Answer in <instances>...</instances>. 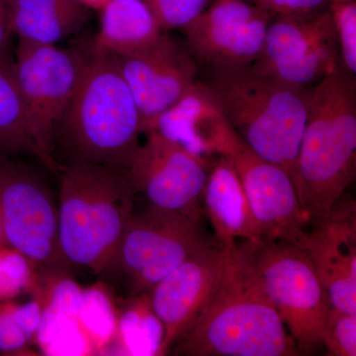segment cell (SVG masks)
<instances>
[{"label":"cell","mask_w":356,"mask_h":356,"mask_svg":"<svg viewBox=\"0 0 356 356\" xmlns=\"http://www.w3.org/2000/svg\"><path fill=\"white\" fill-rule=\"evenodd\" d=\"M206 243L200 221L149 205L134 211L113 269L127 278L131 296L149 292Z\"/></svg>","instance_id":"30bf717a"},{"label":"cell","mask_w":356,"mask_h":356,"mask_svg":"<svg viewBox=\"0 0 356 356\" xmlns=\"http://www.w3.org/2000/svg\"><path fill=\"white\" fill-rule=\"evenodd\" d=\"M7 245L6 235H4L3 225H2L1 216H0V248L6 247Z\"/></svg>","instance_id":"836d02e7"},{"label":"cell","mask_w":356,"mask_h":356,"mask_svg":"<svg viewBox=\"0 0 356 356\" xmlns=\"http://www.w3.org/2000/svg\"><path fill=\"white\" fill-rule=\"evenodd\" d=\"M222 262L221 245L207 243L147 292L165 330L159 356L168 355L202 317L219 286Z\"/></svg>","instance_id":"9a60e30c"},{"label":"cell","mask_w":356,"mask_h":356,"mask_svg":"<svg viewBox=\"0 0 356 356\" xmlns=\"http://www.w3.org/2000/svg\"><path fill=\"white\" fill-rule=\"evenodd\" d=\"M110 56L132 92L140 111L143 133L151 132L159 115L196 81L198 64L186 44L165 32L145 50Z\"/></svg>","instance_id":"5bb4252c"},{"label":"cell","mask_w":356,"mask_h":356,"mask_svg":"<svg viewBox=\"0 0 356 356\" xmlns=\"http://www.w3.org/2000/svg\"><path fill=\"white\" fill-rule=\"evenodd\" d=\"M254 243L224 250L219 286L193 327L172 346L175 355L294 356L296 343L262 286Z\"/></svg>","instance_id":"6da1fadb"},{"label":"cell","mask_w":356,"mask_h":356,"mask_svg":"<svg viewBox=\"0 0 356 356\" xmlns=\"http://www.w3.org/2000/svg\"><path fill=\"white\" fill-rule=\"evenodd\" d=\"M219 156L228 158L238 170L262 240L289 243L303 250L310 220L302 210L289 175L255 154L235 130Z\"/></svg>","instance_id":"7c38bea8"},{"label":"cell","mask_w":356,"mask_h":356,"mask_svg":"<svg viewBox=\"0 0 356 356\" xmlns=\"http://www.w3.org/2000/svg\"><path fill=\"white\" fill-rule=\"evenodd\" d=\"M42 305L35 343L44 355H95L79 324V300L69 295H54L42 300Z\"/></svg>","instance_id":"44dd1931"},{"label":"cell","mask_w":356,"mask_h":356,"mask_svg":"<svg viewBox=\"0 0 356 356\" xmlns=\"http://www.w3.org/2000/svg\"><path fill=\"white\" fill-rule=\"evenodd\" d=\"M42 305L41 300L35 295V299L25 304L14 303V317L16 318L20 329L24 332L29 341H34L41 323Z\"/></svg>","instance_id":"4dcf8cb0"},{"label":"cell","mask_w":356,"mask_h":356,"mask_svg":"<svg viewBox=\"0 0 356 356\" xmlns=\"http://www.w3.org/2000/svg\"><path fill=\"white\" fill-rule=\"evenodd\" d=\"M262 286L296 343L299 355L322 346L331 302L306 252L289 243L254 245Z\"/></svg>","instance_id":"52a82bcc"},{"label":"cell","mask_w":356,"mask_h":356,"mask_svg":"<svg viewBox=\"0 0 356 356\" xmlns=\"http://www.w3.org/2000/svg\"><path fill=\"white\" fill-rule=\"evenodd\" d=\"M304 252L324 286L331 305L356 315V216L355 201L343 197L329 218L318 222Z\"/></svg>","instance_id":"2e32d148"},{"label":"cell","mask_w":356,"mask_h":356,"mask_svg":"<svg viewBox=\"0 0 356 356\" xmlns=\"http://www.w3.org/2000/svg\"><path fill=\"white\" fill-rule=\"evenodd\" d=\"M0 153L46 161L32 133L11 55H0Z\"/></svg>","instance_id":"7402d4cb"},{"label":"cell","mask_w":356,"mask_h":356,"mask_svg":"<svg viewBox=\"0 0 356 356\" xmlns=\"http://www.w3.org/2000/svg\"><path fill=\"white\" fill-rule=\"evenodd\" d=\"M356 79L341 67L310 89L294 185L309 220L327 219L355 177Z\"/></svg>","instance_id":"7a4b0ae2"},{"label":"cell","mask_w":356,"mask_h":356,"mask_svg":"<svg viewBox=\"0 0 356 356\" xmlns=\"http://www.w3.org/2000/svg\"><path fill=\"white\" fill-rule=\"evenodd\" d=\"M152 131L213 161L219 156L233 128L209 84L195 81L175 104L159 115Z\"/></svg>","instance_id":"e0dca14e"},{"label":"cell","mask_w":356,"mask_h":356,"mask_svg":"<svg viewBox=\"0 0 356 356\" xmlns=\"http://www.w3.org/2000/svg\"><path fill=\"white\" fill-rule=\"evenodd\" d=\"M36 268L19 250L9 245L0 248V302L36 291L40 283Z\"/></svg>","instance_id":"d4e9b609"},{"label":"cell","mask_w":356,"mask_h":356,"mask_svg":"<svg viewBox=\"0 0 356 356\" xmlns=\"http://www.w3.org/2000/svg\"><path fill=\"white\" fill-rule=\"evenodd\" d=\"M11 31L7 0H0V55H11Z\"/></svg>","instance_id":"1f68e13d"},{"label":"cell","mask_w":356,"mask_h":356,"mask_svg":"<svg viewBox=\"0 0 356 356\" xmlns=\"http://www.w3.org/2000/svg\"><path fill=\"white\" fill-rule=\"evenodd\" d=\"M58 243L67 264L113 270L137 195L126 172L89 163L60 166Z\"/></svg>","instance_id":"277c9868"},{"label":"cell","mask_w":356,"mask_h":356,"mask_svg":"<svg viewBox=\"0 0 356 356\" xmlns=\"http://www.w3.org/2000/svg\"><path fill=\"white\" fill-rule=\"evenodd\" d=\"M322 346L334 356L356 355V315L331 307L322 334Z\"/></svg>","instance_id":"4316f807"},{"label":"cell","mask_w":356,"mask_h":356,"mask_svg":"<svg viewBox=\"0 0 356 356\" xmlns=\"http://www.w3.org/2000/svg\"><path fill=\"white\" fill-rule=\"evenodd\" d=\"M131 297L123 309L118 311L114 351L122 355L159 356L165 330L154 313L149 293Z\"/></svg>","instance_id":"603a6c76"},{"label":"cell","mask_w":356,"mask_h":356,"mask_svg":"<svg viewBox=\"0 0 356 356\" xmlns=\"http://www.w3.org/2000/svg\"><path fill=\"white\" fill-rule=\"evenodd\" d=\"M81 6L86 7L88 10H102L103 7L107 6L111 0H74Z\"/></svg>","instance_id":"d6a6232c"},{"label":"cell","mask_w":356,"mask_h":356,"mask_svg":"<svg viewBox=\"0 0 356 356\" xmlns=\"http://www.w3.org/2000/svg\"><path fill=\"white\" fill-rule=\"evenodd\" d=\"M252 67L306 89L343 67L329 6L308 13L274 15L261 57Z\"/></svg>","instance_id":"9c48e42d"},{"label":"cell","mask_w":356,"mask_h":356,"mask_svg":"<svg viewBox=\"0 0 356 356\" xmlns=\"http://www.w3.org/2000/svg\"><path fill=\"white\" fill-rule=\"evenodd\" d=\"M202 202L222 248L264 241L238 170L226 156H218L211 166Z\"/></svg>","instance_id":"ac0fdd59"},{"label":"cell","mask_w":356,"mask_h":356,"mask_svg":"<svg viewBox=\"0 0 356 356\" xmlns=\"http://www.w3.org/2000/svg\"><path fill=\"white\" fill-rule=\"evenodd\" d=\"M332 22L339 41L343 69L356 74V2L355 0H330Z\"/></svg>","instance_id":"484cf974"},{"label":"cell","mask_w":356,"mask_h":356,"mask_svg":"<svg viewBox=\"0 0 356 356\" xmlns=\"http://www.w3.org/2000/svg\"><path fill=\"white\" fill-rule=\"evenodd\" d=\"M31 343L14 317V302H0V351L7 355H27Z\"/></svg>","instance_id":"f1b7e54d"},{"label":"cell","mask_w":356,"mask_h":356,"mask_svg":"<svg viewBox=\"0 0 356 356\" xmlns=\"http://www.w3.org/2000/svg\"><path fill=\"white\" fill-rule=\"evenodd\" d=\"M163 31L182 30L209 6L212 0H144Z\"/></svg>","instance_id":"83f0119b"},{"label":"cell","mask_w":356,"mask_h":356,"mask_svg":"<svg viewBox=\"0 0 356 356\" xmlns=\"http://www.w3.org/2000/svg\"><path fill=\"white\" fill-rule=\"evenodd\" d=\"M95 53L127 55L145 50L163 35V29L144 0H111L103 7Z\"/></svg>","instance_id":"ffe728a7"},{"label":"cell","mask_w":356,"mask_h":356,"mask_svg":"<svg viewBox=\"0 0 356 356\" xmlns=\"http://www.w3.org/2000/svg\"><path fill=\"white\" fill-rule=\"evenodd\" d=\"M152 131L126 175L149 205L201 221L203 191L214 163Z\"/></svg>","instance_id":"8fae6325"},{"label":"cell","mask_w":356,"mask_h":356,"mask_svg":"<svg viewBox=\"0 0 356 356\" xmlns=\"http://www.w3.org/2000/svg\"><path fill=\"white\" fill-rule=\"evenodd\" d=\"M273 16L248 0H212L181 32L192 57L210 72L242 69L261 57Z\"/></svg>","instance_id":"4fadbf2b"},{"label":"cell","mask_w":356,"mask_h":356,"mask_svg":"<svg viewBox=\"0 0 356 356\" xmlns=\"http://www.w3.org/2000/svg\"><path fill=\"white\" fill-rule=\"evenodd\" d=\"M11 31L19 41L57 44L88 24L90 10L74 0H7Z\"/></svg>","instance_id":"d6986e66"},{"label":"cell","mask_w":356,"mask_h":356,"mask_svg":"<svg viewBox=\"0 0 356 356\" xmlns=\"http://www.w3.org/2000/svg\"><path fill=\"white\" fill-rule=\"evenodd\" d=\"M206 83L241 139L255 154L285 170L294 182L310 89L284 83L252 65L213 70Z\"/></svg>","instance_id":"5b68a950"},{"label":"cell","mask_w":356,"mask_h":356,"mask_svg":"<svg viewBox=\"0 0 356 356\" xmlns=\"http://www.w3.org/2000/svg\"><path fill=\"white\" fill-rule=\"evenodd\" d=\"M273 15L303 13L329 6L330 0H248Z\"/></svg>","instance_id":"f546056e"},{"label":"cell","mask_w":356,"mask_h":356,"mask_svg":"<svg viewBox=\"0 0 356 356\" xmlns=\"http://www.w3.org/2000/svg\"><path fill=\"white\" fill-rule=\"evenodd\" d=\"M142 120L132 92L108 54L91 51L81 83L58 123L56 146L67 163L126 172L140 145Z\"/></svg>","instance_id":"3957f363"},{"label":"cell","mask_w":356,"mask_h":356,"mask_svg":"<svg viewBox=\"0 0 356 356\" xmlns=\"http://www.w3.org/2000/svg\"><path fill=\"white\" fill-rule=\"evenodd\" d=\"M0 216L9 247L44 273L69 266L58 243V205L50 187L18 156L0 153Z\"/></svg>","instance_id":"8992f818"},{"label":"cell","mask_w":356,"mask_h":356,"mask_svg":"<svg viewBox=\"0 0 356 356\" xmlns=\"http://www.w3.org/2000/svg\"><path fill=\"white\" fill-rule=\"evenodd\" d=\"M79 321L95 355H105L116 339L118 311L104 284L83 289Z\"/></svg>","instance_id":"cb8c5ba5"},{"label":"cell","mask_w":356,"mask_h":356,"mask_svg":"<svg viewBox=\"0 0 356 356\" xmlns=\"http://www.w3.org/2000/svg\"><path fill=\"white\" fill-rule=\"evenodd\" d=\"M88 58L57 44L18 42L14 70L32 133L46 168L60 172L55 159V134L81 83Z\"/></svg>","instance_id":"ba28073f"}]
</instances>
